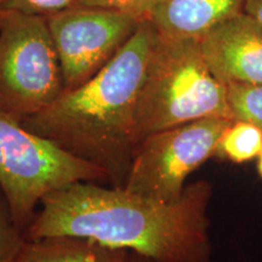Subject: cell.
<instances>
[{"instance_id":"obj_1","label":"cell","mask_w":262,"mask_h":262,"mask_svg":"<svg viewBox=\"0 0 262 262\" xmlns=\"http://www.w3.org/2000/svg\"><path fill=\"white\" fill-rule=\"evenodd\" d=\"M212 191L208 180H198L176 201L158 202L120 187L75 182L42 199L25 237L73 235L158 262H211Z\"/></svg>"},{"instance_id":"obj_2","label":"cell","mask_w":262,"mask_h":262,"mask_svg":"<svg viewBox=\"0 0 262 262\" xmlns=\"http://www.w3.org/2000/svg\"><path fill=\"white\" fill-rule=\"evenodd\" d=\"M156 38L149 19L142 21L110 63L24 125L96 165L111 186L122 188L136 150L137 101Z\"/></svg>"},{"instance_id":"obj_3","label":"cell","mask_w":262,"mask_h":262,"mask_svg":"<svg viewBox=\"0 0 262 262\" xmlns=\"http://www.w3.org/2000/svg\"><path fill=\"white\" fill-rule=\"evenodd\" d=\"M211 117L233 119L226 84L209 68L199 39L157 33L137 101L136 147L150 134Z\"/></svg>"},{"instance_id":"obj_4","label":"cell","mask_w":262,"mask_h":262,"mask_svg":"<svg viewBox=\"0 0 262 262\" xmlns=\"http://www.w3.org/2000/svg\"><path fill=\"white\" fill-rule=\"evenodd\" d=\"M97 181L108 182L100 168L33 133L17 117L0 110V191L19 229L28 228L35 208L50 193L75 182Z\"/></svg>"},{"instance_id":"obj_5","label":"cell","mask_w":262,"mask_h":262,"mask_svg":"<svg viewBox=\"0 0 262 262\" xmlns=\"http://www.w3.org/2000/svg\"><path fill=\"white\" fill-rule=\"evenodd\" d=\"M0 110L19 120L35 116L64 91L47 17L0 12Z\"/></svg>"},{"instance_id":"obj_6","label":"cell","mask_w":262,"mask_h":262,"mask_svg":"<svg viewBox=\"0 0 262 262\" xmlns=\"http://www.w3.org/2000/svg\"><path fill=\"white\" fill-rule=\"evenodd\" d=\"M233 119L204 118L150 134L137 145L122 188L158 202H173L186 180L217 153L219 142Z\"/></svg>"},{"instance_id":"obj_7","label":"cell","mask_w":262,"mask_h":262,"mask_svg":"<svg viewBox=\"0 0 262 262\" xmlns=\"http://www.w3.org/2000/svg\"><path fill=\"white\" fill-rule=\"evenodd\" d=\"M47 21L64 90H72L110 63L145 19L78 5L49 16Z\"/></svg>"},{"instance_id":"obj_8","label":"cell","mask_w":262,"mask_h":262,"mask_svg":"<svg viewBox=\"0 0 262 262\" xmlns=\"http://www.w3.org/2000/svg\"><path fill=\"white\" fill-rule=\"evenodd\" d=\"M209 68L224 84H262V28L242 12L199 39Z\"/></svg>"},{"instance_id":"obj_9","label":"cell","mask_w":262,"mask_h":262,"mask_svg":"<svg viewBox=\"0 0 262 262\" xmlns=\"http://www.w3.org/2000/svg\"><path fill=\"white\" fill-rule=\"evenodd\" d=\"M245 0H160L149 21L158 35L201 39L244 12Z\"/></svg>"},{"instance_id":"obj_10","label":"cell","mask_w":262,"mask_h":262,"mask_svg":"<svg viewBox=\"0 0 262 262\" xmlns=\"http://www.w3.org/2000/svg\"><path fill=\"white\" fill-rule=\"evenodd\" d=\"M129 250L111 248L88 238L56 235L26 239L17 262H127Z\"/></svg>"},{"instance_id":"obj_11","label":"cell","mask_w":262,"mask_h":262,"mask_svg":"<svg viewBox=\"0 0 262 262\" xmlns=\"http://www.w3.org/2000/svg\"><path fill=\"white\" fill-rule=\"evenodd\" d=\"M262 150V129L244 120H232L219 142L216 157L234 164L257 158Z\"/></svg>"},{"instance_id":"obj_12","label":"cell","mask_w":262,"mask_h":262,"mask_svg":"<svg viewBox=\"0 0 262 262\" xmlns=\"http://www.w3.org/2000/svg\"><path fill=\"white\" fill-rule=\"evenodd\" d=\"M227 102L233 120H244L262 129V84H226Z\"/></svg>"},{"instance_id":"obj_13","label":"cell","mask_w":262,"mask_h":262,"mask_svg":"<svg viewBox=\"0 0 262 262\" xmlns=\"http://www.w3.org/2000/svg\"><path fill=\"white\" fill-rule=\"evenodd\" d=\"M25 242V232L16 225L0 191V262H17Z\"/></svg>"},{"instance_id":"obj_14","label":"cell","mask_w":262,"mask_h":262,"mask_svg":"<svg viewBox=\"0 0 262 262\" xmlns=\"http://www.w3.org/2000/svg\"><path fill=\"white\" fill-rule=\"evenodd\" d=\"M78 5V0H0V12L10 11L49 17Z\"/></svg>"},{"instance_id":"obj_15","label":"cell","mask_w":262,"mask_h":262,"mask_svg":"<svg viewBox=\"0 0 262 262\" xmlns=\"http://www.w3.org/2000/svg\"><path fill=\"white\" fill-rule=\"evenodd\" d=\"M160 0H78L79 5L123 12L140 19H149Z\"/></svg>"},{"instance_id":"obj_16","label":"cell","mask_w":262,"mask_h":262,"mask_svg":"<svg viewBox=\"0 0 262 262\" xmlns=\"http://www.w3.org/2000/svg\"><path fill=\"white\" fill-rule=\"evenodd\" d=\"M244 12L262 28V0H245Z\"/></svg>"},{"instance_id":"obj_17","label":"cell","mask_w":262,"mask_h":262,"mask_svg":"<svg viewBox=\"0 0 262 262\" xmlns=\"http://www.w3.org/2000/svg\"><path fill=\"white\" fill-rule=\"evenodd\" d=\"M127 262H158V261L152 260V258L143 256V255H140V254H136V253H131V251H130L129 260H127Z\"/></svg>"},{"instance_id":"obj_18","label":"cell","mask_w":262,"mask_h":262,"mask_svg":"<svg viewBox=\"0 0 262 262\" xmlns=\"http://www.w3.org/2000/svg\"><path fill=\"white\" fill-rule=\"evenodd\" d=\"M256 159H257V165H256L257 173H258V176H260V179L262 180V150Z\"/></svg>"},{"instance_id":"obj_19","label":"cell","mask_w":262,"mask_h":262,"mask_svg":"<svg viewBox=\"0 0 262 262\" xmlns=\"http://www.w3.org/2000/svg\"><path fill=\"white\" fill-rule=\"evenodd\" d=\"M0 21H2V18H0Z\"/></svg>"}]
</instances>
